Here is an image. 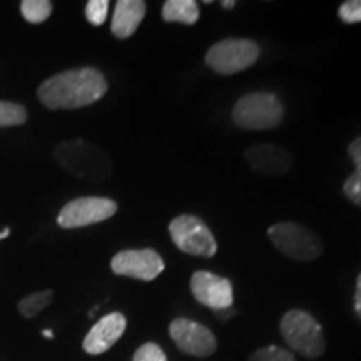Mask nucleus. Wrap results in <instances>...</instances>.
<instances>
[{
    "instance_id": "423d86ee",
    "label": "nucleus",
    "mask_w": 361,
    "mask_h": 361,
    "mask_svg": "<svg viewBox=\"0 0 361 361\" xmlns=\"http://www.w3.org/2000/svg\"><path fill=\"white\" fill-rule=\"evenodd\" d=\"M259 45L251 39H224L211 45L206 64L216 74L233 75L255 66L259 59Z\"/></svg>"
},
{
    "instance_id": "aec40b11",
    "label": "nucleus",
    "mask_w": 361,
    "mask_h": 361,
    "mask_svg": "<svg viewBox=\"0 0 361 361\" xmlns=\"http://www.w3.org/2000/svg\"><path fill=\"white\" fill-rule=\"evenodd\" d=\"M247 361H296V358L291 351L271 345L256 350Z\"/></svg>"
},
{
    "instance_id": "6ab92c4d",
    "label": "nucleus",
    "mask_w": 361,
    "mask_h": 361,
    "mask_svg": "<svg viewBox=\"0 0 361 361\" xmlns=\"http://www.w3.org/2000/svg\"><path fill=\"white\" fill-rule=\"evenodd\" d=\"M27 121V111L24 106L16 102L0 101V128L24 124Z\"/></svg>"
},
{
    "instance_id": "5701e85b",
    "label": "nucleus",
    "mask_w": 361,
    "mask_h": 361,
    "mask_svg": "<svg viewBox=\"0 0 361 361\" xmlns=\"http://www.w3.org/2000/svg\"><path fill=\"white\" fill-rule=\"evenodd\" d=\"M338 16L345 24H360L361 22V0H346L338 8Z\"/></svg>"
},
{
    "instance_id": "cd10ccee",
    "label": "nucleus",
    "mask_w": 361,
    "mask_h": 361,
    "mask_svg": "<svg viewBox=\"0 0 361 361\" xmlns=\"http://www.w3.org/2000/svg\"><path fill=\"white\" fill-rule=\"evenodd\" d=\"M8 234H11V229H6V231H4V233H0V239H4V238H7L8 236Z\"/></svg>"
},
{
    "instance_id": "1a4fd4ad",
    "label": "nucleus",
    "mask_w": 361,
    "mask_h": 361,
    "mask_svg": "<svg viewBox=\"0 0 361 361\" xmlns=\"http://www.w3.org/2000/svg\"><path fill=\"white\" fill-rule=\"evenodd\" d=\"M169 335L178 350L196 358H207L218 350V341L209 328L188 318H176L169 324Z\"/></svg>"
},
{
    "instance_id": "7ed1b4c3",
    "label": "nucleus",
    "mask_w": 361,
    "mask_h": 361,
    "mask_svg": "<svg viewBox=\"0 0 361 361\" xmlns=\"http://www.w3.org/2000/svg\"><path fill=\"white\" fill-rule=\"evenodd\" d=\"M279 333L295 353L308 360L319 358L326 351L322 324L308 311L290 310L279 322Z\"/></svg>"
},
{
    "instance_id": "20e7f679",
    "label": "nucleus",
    "mask_w": 361,
    "mask_h": 361,
    "mask_svg": "<svg viewBox=\"0 0 361 361\" xmlns=\"http://www.w3.org/2000/svg\"><path fill=\"white\" fill-rule=\"evenodd\" d=\"M268 238L281 255L300 263L319 258L324 251V245L318 234L295 221L273 224L268 229Z\"/></svg>"
},
{
    "instance_id": "2eb2a0df",
    "label": "nucleus",
    "mask_w": 361,
    "mask_h": 361,
    "mask_svg": "<svg viewBox=\"0 0 361 361\" xmlns=\"http://www.w3.org/2000/svg\"><path fill=\"white\" fill-rule=\"evenodd\" d=\"M161 13L164 22L194 25L200 20V4L196 0H166Z\"/></svg>"
},
{
    "instance_id": "b1692460",
    "label": "nucleus",
    "mask_w": 361,
    "mask_h": 361,
    "mask_svg": "<svg viewBox=\"0 0 361 361\" xmlns=\"http://www.w3.org/2000/svg\"><path fill=\"white\" fill-rule=\"evenodd\" d=\"M353 301H355V303H353L355 313L361 322V273L358 274V278H356V290H355V300Z\"/></svg>"
},
{
    "instance_id": "4468645a",
    "label": "nucleus",
    "mask_w": 361,
    "mask_h": 361,
    "mask_svg": "<svg viewBox=\"0 0 361 361\" xmlns=\"http://www.w3.org/2000/svg\"><path fill=\"white\" fill-rule=\"evenodd\" d=\"M147 6L142 0H119L111 22V32L117 39H129L139 29Z\"/></svg>"
},
{
    "instance_id": "9d476101",
    "label": "nucleus",
    "mask_w": 361,
    "mask_h": 361,
    "mask_svg": "<svg viewBox=\"0 0 361 361\" xmlns=\"http://www.w3.org/2000/svg\"><path fill=\"white\" fill-rule=\"evenodd\" d=\"M189 288H191L194 300L206 308L223 311L233 306V283L228 278L219 276L211 271H196L189 281Z\"/></svg>"
},
{
    "instance_id": "a878e982",
    "label": "nucleus",
    "mask_w": 361,
    "mask_h": 361,
    "mask_svg": "<svg viewBox=\"0 0 361 361\" xmlns=\"http://www.w3.org/2000/svg\"><path fill=\"white\" fill-rule=\"evenodd\" d=\"M234 6H236V2H234V0H226V2H221V7L226 8V11H229V8H233Z\"/></svg>"
},
{
    "instance_id": "f257e3e1",
    "label": "nucleus",
    "mask_w": 361,
    "mask_h": 361,
    "mask_svg": "<svg viewBox=\"0 0 361 361\" xmlns=\"http://www.w3.org/2000/svg\"><path fill=\"white\" fill-rule=\"evenodd\" d=\"M107 92V80L94 67L66 71L39 85L37 96L47 109H79Z\"/></svg>"
},
{
    "instance_id": "6e6552de",
    "label": "nucleus",
    "mask_w": 361,
    "mask_h": 361,
    "mask_svg": "<svg viewBox=\"0 0 361 361\" xmlns=\"http://www.w3.org/2000/svg\"><path fill=\"white\" fill-rule=\"evenodd\" d=\"M117 213V204L109 197H79L62 207L57 223L64 229L84 228L107 221Z\"/></svg>"
},
{
    "instance_id": "f03ea898",
    "label": "nucleus",
    "mask_w": 361,
    "mask_h": 361,
    "mask_svg": "<svg viewBox=\"0 0 361 361\" xmlns=\"http://www.w3.org/2000/svg\"><path fill=\"white\" fill-rule=\"evenodd\" d=\"M54 157L62 169L84 180H106L112 174L111 157L96 144L74 139L61 142L54 151Z\"/></svg>"
},
{
    "instance_id": "f8f14e48",
    "label": "nucleus",
    "mask_w": 361,
    "mask_h": 361,
    "mask_svg": "<svg viewBox=\"0 0 361 361\" xmlns=\"http://www.w3.org/2000/svg\"><path fill=\"white\" fill-rule=\"evenodd\" d=\"M245 159L255 173L264 176H284L295 166V156L290 149L276 144H252L245 151Z\"/></svg>"
},
{
    "instance_id": "9b49d317",
    "label": "nucleus",
    "mask_w": 361,
    "mask_h": 361,
    "mask_svg": "<svg viewBox=\"0 0 361 361\" xmlns=\"http://www.w3.org/2000/svg\"><path fill=\"white\" fill-rule=\"evenodd\" d=\"M166 264L161 255L151 247L146 250H124L112 258L111 269L119 276L141 281H152L164 271Z\"/></svg>"
},
{
    "instance_id": "bb28decb",
    "label": "nucleus",
    "mask_w": 361,
    "mask_h": 361,
    "mask_svg": "<svg viewBox=\"0 0 361 361\" xmlns=\"http://www.w3.org/2000/svg\"><path fill=\"white\" fill-rule=\"evenodd\" d=\"M42 335H44L45 338H54V333L51 331V329H44Z\"/></svg>"
},
{
    "instance_id": "4be33fe9",
    "label": "nucleus",
    "mask_w": 361,
    "mask_h": 361,
    "mask_svg": "<svg viewBox=\"0 0 361 361\" xmlns=\"http://www.w3.org/2000/svg\"><path fill=\"white\" fill-rule=\"evenodd\" d=\"M133 361H168V356L156 343H144L134 353Z\"/></svg>"
},
{
    "instance_id": "0eeeda50",
    "label": "nucleus",
    "mask_w": 361,
    "mask_h": 361,
    "mask_svg": "<svg viewBox=\"0 0 361 361\" xmlns=\"http://www.w3.org/2000/svg\"><path fill=\"white\" fill-rule=\"evenodd\" d=\"M169 234L179 251L197 258H213L218 241L204 221L192 214H180L169 223Z\"/></svg>"
},
{
    "instance_id": "a211bd4d",
    "label": "nucleus",
    "mask_w": 361,
    "mask_h": 361,
    "mask_svg": "<svg viewBox=\"0 0 361 361\" xmlns=\"http://www.w3.org/2000/svg\"><path fill=\"white\" fill-rule=\"evenodd\" d=\"M54 298V293L51 290L34 293V295L24 298L19 303V311L24 318H34L35 314H39L40 311L47 308L51 305Z\"/></svg>"
},
{
    "instance_id": "393cba45",
    "label": "nucleus",
    "mask_w": 361,
    "mask_h": 361,
    "mask_svg": "<svg viewBox=\"0 0 361 361\" xmlns=\"http://www.w3.org/2000/svg\"><path fill=\"white\" fill-rule=\"evenodd\" d=\"M236 314V310L233 308H228V310H223V311H216V318H219V319H223V322H226V319H229V318H233V316Z\"/></svg>"
},
{
    "instance_id": "39448f33",
    "label": "nucleus",
    "mask_w": 361,
    "mask_h": 361,
    "mask_svg": "<svg viewBox=\"0 0 361 361\" xmlns=\"http://www.w3.org/2000/svg\"><path fill=\"white\" fill-rule=\"evenodd\" d=\"M283 102L271 92H250L233 107V121L245 130H268L283 123Z\"/></svg>"
},
{
    "instance_id": "dca6fc26",
    "label": "nucleus",
    "mask_w": 361,
    "mask_h": 361,
    "mask_svg": "<svg viewBox=\"0 0 361 361\" xmlns=\"http://www.w3.org/2000/svg\"><path fill=\"white\" fill-rule=\"evenodd\" d=\"M348 154L356 169L343 183V194L350 202L361 207V135L356 137L355 141H351L348 146Z\"/></svg>"
},
{
    "instance_id": "f3484780",
    "label": "nucleus",
    "mask_w": 361,
    "mask_h": 361,
    "mask_svg": "<svg viewBox=\"0 0 361 361\" xmlns=\"http://www.w3.org/2000/svg\"><path fill=\"white\" fill-rule=\"evenodd\" d=\"M22 16L30 24H42L52 13V4L49 0H24L20 4Z\"/></svg>"
},
{
    "instance_id": "ddd939ff",
    "label": "nucleus",
    "mask_w": 361,
    "mask_h": 361,
    "mask_svg": "<svg viewBox=\"0 0 361 361\" xmlns=\"http://www.w3.org/2000/svg\"><path fill=\"white\" fill-rule=\"evenodd\" d=\"M126 316L123 313H111L102 316L99 322L90 328L87 336L84 338L82 348L85 353L96 356L111 350L126 331Z\"/></svg>"
},
{
    "instance_id": "412c9836",
    "label": "nucleus",
    "mask_w": 361,
    "mask_h": 361,
    "mask_svg": "<svg viewBox=\"0 0 361 361\" xmlns=\"http://www.w3.org/2000/svg\"><path fill=\"white\" fill-rule=\"evenodd\" d=\"M109 2L107 0H89L85 6V17L92 25H102L107 19Z\"/></svg>"
}]
</instances>
